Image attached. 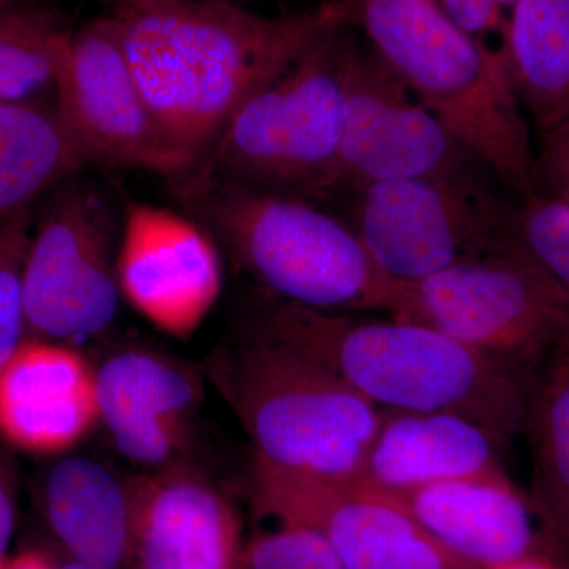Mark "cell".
Segmentation results:
<instances>
[{
	"label": "cell",
	"instance_id": "1",
	"mask_svg": "<svg viewBox=\"0 0 569 569\" xmlns=\"http://www.w3.org/2000/svg\"><path fill=\"white\" fill-rule=\"evenodd\" d=\"M112 18L153 119L197 170L236 112L348 14L340 2L272 18L224 0H141Z\"/></svg>",
	"mask_w": 569,
	"mask_h": 569
},
{
	"label": "cell",
	"instance_id": "2",
	"mask_svg": "<svg viewBox=\"0 0 569 569\" xmlns=\"http://www.w3.org/2000/svg\"><path fill=\"white\" fill-rule=\"evenodd\" d=\"M257 332L323 367L380 410L448 411L503 440L522 432L533 370L413 321L373 320L282 301Z\"/></svg>",
	"mask_w": 569,
	"mask_h": 569
},
{
	"label": "cell",
	"instance_id": "3",
	"mask_svg": "<svg viewBox=\"0 0 569 569\" xmlns=\"http://www.w3.org/2000/svg\"><path fill=\"white\" fill-rule=\"evenodd\" d=\"M348 11L358 14L378 54L497 181L523 198L538 192L529 126L503 50L462 31L436 2L362 0Z\"/></svg>",
	"mask_w": 569,
	"mask_h": 569
},
{
	"label": "cell",
	"instance_id": "4",
	"mask_svg": "<svg viewBox=\"0 0 569 569\" xmlns=\"http://www.w3.org/2000/svg\"><path fill=\"white\" fill-rule=\"evenodd\" d=\"M190 176V201L213 236L282 301L396 316L402 283L381 271L346 219L302 198Z\"/></svg>",
	"mask_w": 569,
	"mask_h": 569
},
{
	"label": "cell",
	"instance_id": "5",
	"mask_svg": "<svg viewBox=\"0 0 569 569\" xmlns=\"http://www.w3.org/2000/svg\"><path fill=\"white\" fill-rule=\"evenodd\" d=\"M206 372L258 458L335 481L359 473L381 410L335 373L257 331L220 348Z\"/></svg>",
	"mask_w": 569,
	"mask_h": 569
},
{
	"label": "cell",
	"instance_id": "6",
	"mask_svg": "<svg viewBox=\"0 0 569 569\" xmlns=\"http://www.w3.org/2000/svg\"><path fill=\"white\" fill-rule=\"evenodd\" d=\"M342 24L254 93L193 171L264 192L323 200L343 134L348 59Z\"/></svg>",
	"mask_w": 569,
	"mask_h": 569
},
{
	"label": "cell",
	"instance_id": "7",
	"mask_svg": "<svg viewBox=\"0 0 569 569\" xmlns=\"http://www.w3.org/2000/svg\"><path fill=\"white\" fill-rule=\"evenodd\" d=\"M481 163L370 183L340 198L347 222L385 274L421 280L488 254L511 239L516 213L490 186Z\"/></svg>",
	"mask_w": 569,
	"mask_h": 569
},
{
	"label": "cell",
	"instance_id": "8",
	"mask_svg": "<svg viewBox=\"0 0 569 569\" xmlns=\"http://www.w3.org/2000/svg\"><path fill=\"white\" fill-rule=\"evenodd\" d=\"M395 318L429 326L523 369L569 358L567 299L515 253L462 261L421 282L402 283Z\"/></svg>",
	"mask_w": 569,
	"mask_h": 569
},
{
	"label": "cell",
	"instance_id": "9",
	"mask_svg": "<svg viewBox=\"0 0 569 569\" xmlns=\"http://www.w3.org/2000/svg\"><path fill=\"white\" fill-rule=\"evenodd\" d=\"M119 295L110 206L71 178L44 209L26 257V332L50 342L97 336L114 320Z\"/></svg>",
	"mask_w": 569,
	"mask_h": 569
},
{
	"label": "cell",
	"instance_id": "10",
	"mask_svg": "<svg viewBox=\"0 0 569 569\" xmlns=\"http://www.w3.org/2000/svg\"><path fill=\"white\" fill-rule=\"evenodd\" d=\"M56 108L86 162L189 176L194 167L164 138L138 88L114 18L67 39Z\"/></svg>",
	"mask_w": 569,
	"mask_h": 569
},
{
	"label": "cell",
	"instance_id": "11",
	"mask_svg": "<svg viewBox=\"0 0 569 569\" xmlns=\"http://www.w3.org/2000/svg\"><path fill=\"white\" fill-rule=\"evenodd\" d=\"M478 162L427 110L376 48H351L343 134L326 198L370 183L418 178Z\"/></svg>",
	"mask_w": 569,
	"mask_h": 569
},
{
	"label": "cell",
	"instance_id": "12",
	"mask_svg": "<svg viewBox=\"0 0 569 569\" xmlns=\"http://www.w3.org/2000/svg\"><path fill=\"white\" fill-rule=\"evenodd\" d=\"M250 482L258 515L316 530L347 569H475L403 509L350 482L296 473L258 456Z\"/></svg>",
	"mask_w": 569,
	"mask_h": 569
},
{
	"label": "cell",
	"instance_id": "13",
	"mask_svg": "<svg viewBox=\"0 0 569 569\" xmlns=\"http://www.w3.org/2000/svg\"><path fill=\"white\" fill-rule=\"evenodd\" d=\"M116 276L127 302L178 339L198 331L223 287L212 236L181 213L144 203L127 208Z\"/></svg>",
	"mask_w": 569,
	"mask_h": 569
},
{
	"label": "cell",
	"instance_id": "14",
	"mask_svg": "<svg viewBox=\"0 0 569 569\" xmlns=\"http://www.w3.org/2000/svg\"><path fill=\"white\" fill-rule=\"evenodd\" d=\"M123 485L130 569H244L238 511L200 471L164 463Z\"/></svg>",
	"mask_w": 569,
	"mask_h": 569
},
{
	"label": "cell",
	"instance_id": "15",
	"mask_svg": "<svg viewBox=\"0 0 569 569\" xmlns=\"http://www.w3.org/2000/svg\"><path fill=\"white\" fill-rule=\"evenodd\" d=\"M377 497L408 512L441 549L468 567L496 569L546 553L530 500L507 471Z\"/></svg>",
	"mask_w": 569,
	"mask_h": 569
},
{
	"label": "cell",
	"instance_id": "16",
	"mask_svg": "<svg viewBox=\"0 0 569 569\" xmlns=\"http://www.w3.org/2000/svg\"><path fill=\"white\" fill-rule=\"evenodd\" d=\"M99 419L96 370L78 351L32 337L0 367V433L14 447L59 455Z\"/></svg>",
	"mask_w": 569,
	"mask_h": 569
},
{
	"label": "cell",
	"instance_id": "17",
	"mask_svg": "<svg viewBox=\"0 0 569 569\" xmlns=\"http://www.w3.org/2000/svg\"><path fill=\"white\" fill-rule=\"evenodd\" d=\"M508 441L448 411L381 410L355 488L395 496L436 482L505 471Z\"/></svg>",
	"mask_w": 569,
	"mask_h": 569
},
{
	"label": "cell",
	"instance_id": "18",
	"mask_svg": "<svg viewBox=\"0 0 569 569\" xmlns=\"http://www.w3.org/2000/svg\"><path fill=\"white\" fill-rule=\"evenodd\" d=\"M100 421L126 458L164 466L189 440L198 387L159 356L123 351L96 372Z\"/></svg>",
	"mask_w": 569,
	"mask_h": 569
},
{
	"label": "cell",
	"instance_id": "19",
	"mask_svg": "<svg viewBox=\"0 0 569 569\" xmlns=\"http://www.w3.org/2000/svg\"><path fill=\"white\" fill-rule=\"evenodd\" d=\"M44 516L69 559L92 569H130V508L123 482L91 459L70 458L47 479Z\"/></svg>",
	"mask_w": 569,
	"mask_h": 569
},
{
	"label": "cell",
	"instance_id": "20",
	"mask_svg": "<svg viewBox=\"0 0 569 569\" xmlns=\"http://www.w3.org/2000/svg\"><path fill=\"white\" fill-rule=\"evenodd\" d=\"M522 432L533 477L530 503L546 553L569 568V358L531 372Z\"/></svg>",
	"mask_w": 569,
	"mask_h": 569
},
{
	"label": "cell",
	"instance_id": "21",
	"mask_svg": "<svg viewBox=\"0 0 569 569\" xmlns=\"http://www.w3.org/2000/svg\"><path fill=\"white\" fill-rule=\"evenodd\" d=\"M86 164L56 103L0 104V223L32 209Z\"/></svg>",
	"mask_w": 569,
	"mask_h": 569
},
{
	"label": "cell",
	"instance_id": "22",
	"mask_svg": "<svg viewBox=\"0 0 569 569\" xmlns=\"http://www.w3.org/2000/svg\"><path fill=\"white\" fill-rule=\"evenodd\" d=\"M503 48L512 89L541 133L569 116V0H516Z\"/></svg>",
	"mask_w": 569,
	"mask_h": 569
},
{
	"label": "cell",
	"instance_id": "23",
	"mask_svg": "<svg viewBox=\"0 0 569 569\" xmlns=\"http://www.w3.org/2000/svg\"><path fill=\"white\" fill-rule=\"evenodd\" d=\"M67 39L43 14L0 13V104L54 103Z\"/></svg>",
	"mask_w": 569,
	"mask_h": 569
},
{
	"label": "cell",
	"instance_id": "24",
	"mask_svg": "<svg viewBox=\"0 0 569 569\" xmlns=\"http://www.w3.org/2000/svg\"><path fill=\"white\" fill-rule=\"evenodd\" d=\"M507 253L533 264L569 305V204L541 192L523 198Z\"/></svg>",
	"mask_w": 569,
	"mask_h": 569
},
{
	"label": "cell",
	"instance_id": "25",
	"mask_svg": "<svg viewBox=\"0 0 569 569\" xmlns=\"http://www.w3.org/2000/svg\"><path fill=\"white\" fill-rule=\"evenodd\" d=\"M32 239V209L0 223V367L26 335L22 272Z\"/></svg>",
	"mask_w": 569,
	"mask_h": 569
},
{
	"label": "cell",
	"instance_id": "26",
	"mask_svg": "<svg viewBox=\"0 0 569 569\" xmlns=\"http://www.w3.org/2000/svg\"><path fill=\"white\" fill-rule=\"evenodd\" d=\"M244 569H347L316 530L282 523L246 539Z\"/></svg>",
	"mask_w": 569,
	"mask_h": 569
},
{
	"label": "cell",
	"instance_id": "27",
	"mask_svg": "<svg viewBox=\"0 0 569 569\" xmlns=\"http://www.w3.org/2000/svg\"><path fill=\"white\" fill-rule=\"evenodd\" d=\"M537 189L569 204V116L542 133L541 149L535 156Z\"/></svg>",
	"mask_w": 569,
	"mask_h": 569
},
{
	"label": "cell",
	"instance_id": "28",
	"mask_svg": "<svg viewBox=\"0 0 569 569\" xmlns=\"http://www.w3.org/2000/svg\"><path fill=\"white\" fill-rule=\"evenodd\" d=\"M516 0H441V10L470 36L497 28L501 11L512 9Z\"/></svg>",
	"mask_w": 569,
	"mask_h": 569
},
{
	"label": "cell",
	"instance_id": "29",
	"mask_svg": "<svg viewBox=\"0 0 569 569\" xmlns=\"http://www.w3.org/2000/svg\"><path fill=\"white\" fill-rule=\"evenodd\" d=\"M0 569H58V563L37 550H24L17 556H7Z\"/></svg>",
	"mask_w": 569,
	"mask_h": 569
},
{
	"label": "cell",
	"instance_id": "30",
	"mask_svg": "<svg viewBox=\"0 0 569 569\" xmlns=\"http://www.w3.org/2000/svg\"><path fill=\"white\" fill-rule=\"evenodd\" d=\"M14 530V508L7 490L0 486V561L6 559Z\"/></svg>",
	"mask_w": 569,
	"mask_h": 569
},
{
	"label": "cell",
	"instance_id": "31",
	"mask_svg": "<svg viewBox=\"0 0 569 569\" xmlns=\"http://www.w3.org/2000/svg\"><path fill=\"white\" fill-rule=\"evenodd\" d=\"M496 569H569L563 563L552 559L545 552L533 553V556L526 557L512 563L505 565V567Z\"/></svg>",
	"mask_w": 569,
	"mask_h": 569
},
{
	"label": "cell",
	"instance_id": "32",
	"mask_svg": "<svg viewBox=\"0 0 569 569\" xmlns=\"http://www.w3.org/2000/svg\"><path fill=\"white\" fill-rule=\"evenodd\" d=\"M342 2V6L346 7L347 13L348 10L351 9V7L355 6V3L362 2V0H340ZM397 2H436L437 0H397Z\"/></svg>",
	"mask_w": 569,
	"mask_h": 569
},
{
	"label": "cell",
	"instance_id": "33",
	"mask_svg": "<svg viewBox=\"0 0 569 569\" xmlns=\"http://www.w3.org/2000/svg\"><path fill=\"white\" fill-rule=\"evenodd\" d=\"M58 569H92V568L86 567V565L78 563V561L69 559L67 561H63V563H58Z\"/></svg>",
	"mask_w": 569,
	"mask_h": 569
},
{
	"label": "cell",
	"instance_id": "34",
	"mask_svg": "<svg viewBox=\"0 0 569 569\" xmlns=\"http://www.w3.org/2000/svg\"><path fill=\"white\" fill-rule=\"evenodd\" d=\"M13 2L14 0H0V13H3V11L9 10L11 3Z\"/></svg>",
	"mask_w": 569,
	"mask_h": 569
},
{
	"label": "cell",
	"instance_id": "35",
	"mask_svg": "<svg viewBox=\"0 0 569 569\" xmlns=\"http://www.w3.org/2000/svg\"><path fill=\"white\" fill-rule=\"evenodd\" d=\"M119 6H130V3L141 2V0H116Z\"/></svg>",
	"mask_w": 569,
	"mask_h": 569
},
{
	"label": "cell",
	"instance_id": "36",
	"mask_svg": "<svg viewBox=\"0 0 569 569\" xmlns=\"http://www.w3.org/2000/svg\"><path fill=\"white\" fill-rule=\"evenodd\" d=\"M189 2H209V0H189ZM224 2H236V3H239V0H224Z\"/></svg>",
	"mask_w": 569,
	"mask_h": 569
}]
</instances>
